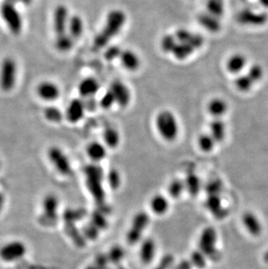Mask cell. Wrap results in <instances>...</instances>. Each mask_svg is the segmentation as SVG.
<instances>
[{
  "instance_id": "cell-11",
  "label": "cell",
  "mask_w": 268,
  "mask_h": 269,
  "mask_svg": "<svg viewBox=\"0 0 268 269\" xmlns=\"http://www.w3.org/2000/svg\"><path fill=\"white\" fill-rule=\"evenodd\" d=\"M85 114V106L80 99H74L68 105L65 116L71 124L79 122Z\"/></svg>"
},
{
  "instance_id": "cell-2",
  "label": "cell",
  "mask_w": 268,
  "mask_h": 269,
  "mask_svg": "<svg viewBox=\"0 0 268 269\" xmlns=\"http://www.w3.org/2000/svg\"><path fill=\"white\" fill-rule=\"evenodd\" d=\"M155 127L159 136L166 142H174L180 134L178 119L171 111L158 112L155 118Z\"/></svg>"
},
{
  "instance_id": "cell-9",
  "label": "cell",
  "mask_w": 268,
  "mask_h": 269,
  "mask_svg": "<svg viewBox=\"0 0 268 269\" xmlns=\"http://www.w3.org/2000/svg\"><path fill=\"white\" fill-rule=\"evenodd\" d=\"M71 15L67 7L64 5H58L53 12V29L56 35L67 33L68 23Z\"/></svg>"
},
{
  "instance_id": "cell-31",
  "label": "cell",
  "mask_w": 268,
  "mask_h": 269,
  "mask_svg": "<svg viewBox=\"0 0 268 269\" xmlns=\"http://www.w3.org/2000/svg\"><path fill=\"white\" fill-rule=\"evenodd\" d=\"M225 12L224 0H207V13L220 19Z\"/></svg>"
},
{
  "instance_id": "cell-5",
  "label": "cell",
  "mask_w": 268,
  "mask_h": 269,
  "mask_svg": "<svg viewBox=\"0 0 268 269\" xmlns=\"http://www.w3.org/2000/svg\"><path fill=\"white\" fill-rule=\"evenodd\" d=\"M47 157L56 171L61 175L68 177L72 174V166L65 152L58 146H52L48 149Z\"/></svg>"
},
{
  "instance_id": "cell-46",
  "label": "cell",
  "mask_w": 268,
  "mask_h": 269,
  "mask_svg": "<svg viewBox=\"0 0 268 269\" xmlns=\"http://www.w3.org/2000/svg\"><path fill=\"white\" fill-rule=\"evenodd\" d=\"M261 3L264 5V6H266L265 7H268V0H260Z\"/></svg>"
},
{
  "instance_id": "cell-33",
  "label": "cell",
  "mask_w": 268,
  "mask_h": 269,
  "mask_svg": "<svg viewBox=\"0 0 268 269\" xmlns=\"http://www.w3.org/2000/svg\"><path fill=\"white\" fill-rule=\"evenodd\" d=\"M185 188L190 193L191 195L196 196L201 190V182L200 178L195 174H190L188 176L184 182Z\"/></svg>"
},
{
  "instance_id": "cell-6",
  "label": "cell",
  "mask_w": 268,
  "mask_h": 269,
  "mask_svg": "<svg viewBox=\"0 0 268 269\" xmlns=\"http://www.w3.org/2000/svg\"><path fill=\"white\" fill-rule=\"evenodd\" d=\"M0 14L13 34L18 35L21 33L23 27L22 17L17 9L16 6L4 2L0 7Z\"/></svg>"
},
{
  "instance_id": "cell-4",
  "label": "cell",
  "mask_w": 268,
  "mask_h": 269,
  "mask_svg": "<svg viewBox=\"0 0 268 269\" xmlns=\"http://www.w3.org/2000/svg\"><path fill=\"white\" fill-rule=\"evenodd\" d=\"M17 71V63L13 58L4 59L0 65V87L3 91H12L15 86Z\"/></svg>"
},
{
  "instance_id": "cell-37",
  "label": "cell",
  "mask_w": 268,
  "mask_h": 269,
  "mask_svg": "<svg viewBox=\"0 0 268 269\" xmlns=\"http://www.w3.org/2000/svg\"><path fill=\"white\" fill-rule=\"evenodd\" d=\"M122 51H123V49L119 46H107L104 57L107 61H113V60L120 59V54H121Z\"/></svg>"
},
{
  "instance_id": "cell-23",
  "label": "cell",
  "mask_w": 268,
  "mask_h": 269,
  "mask_svg": "<svg viewBox=\"0 0 268 269\" xmlns=\"http://www.w3.org/2000/svg\"><path fill=\"white\" fill-rule=\"evenodd\" d=\"M84 31V20L82 17L77 14L71 15L68 23L67 33L74 40L80 39Z\"/></svg>"
},
{
  "instance_id": "cell-20",
  "label": "cell",
  "mask_w": 268,
  "mask_h": 269,
  "mask_svg": "<svg viewBox=\"0 0 268 269\" xmlns=\"http://www.w3.org/2000/svg\"><path fill=\"white\" fill-rule=\"evenodd\" d=\"M100 90V83L94 77L84 78L78 83V91L84 98L93 97Z\"/></svg>"
},
{
  "instance_id": "cell-26",
  "label": "cell",
  "mask_w": 268,
  "mask_h": 269,
  "mask_svg": "<svg viewBox=\"0 0 268 269\" xmlns=\"http://www.w3.org/2000/svg\"><path fill=\"white\" fill-rule=\"evenodd\" d=\"M103 140L107 148L115 149L120 146L121 137L119 131L113 127H107L103 131Z\"/></svg>"
},
{
  "instance_id": "cell-14",
  "label": "cell",
  "mask_w": 268,
  "mask_h": 269,
  "mask_svg": "<svg viewBox=\"0 0 268 269\" xmlns=\"http://www.w3.org/2000/svg\"><path fill=\"white\" fill-rule=\"evenodd\" d=\"M58 208V199L55 195H50L45 196L43 201V214L42 217L45 222H54L57 219V210Z\"/></svg>"
},
{
  "instance_id": "cell-18",
  "label": "cell",
  "mask_w": 268,
  "mask_h": 269,
  "mask_svg": "<svg viewBox=\"0 0 268 269\" xmlns=\"http://www.w3.org/2000/svg\"><path fill=\"white\" fill-rule=\"evenodd\" d=\"M86 154L94 163H99L106 159L107 156V147L103 143L92 141L86 146Z\"/></svg>"
},
{
  "instance_id": "cell-32",
  "label": "cell",
  "mask_w": 268,
  "mask_h": 269,
  "mask_svg": "<svg viewBox=\"0 0 268 269\" xmlns=\"http://www.w3.org/2000/svg\"><path fill=\"white\" fill-rule=\"evenodd\" d=\"M44 115L48 121L55 124L60 123L65 117V114L58 107L54 106L46 107L44 111Z\"/></svg>"
},
{
  "instance_id": "cell-39",
  "label": "cell",
  "mask_w": 268,
  "mask_h": 269,
  "mask_svg": "<svg viewBox=\"0 0 268 269\" xmlns=\"http://www.w3.org/2000/svg\"><path fill=\"white\" fill-rule=\"evenodd\" d=\"M100 104H101V107L103 109H106V110L110 109L114 105H116L113 94H112V92L109 89H107L106 93L103 94V96L101 97Z\"/></svg>"
},
{
  "instance_id": "cell-17",
  "label": "cell",
  "mask_w": 268,
  "mask_h": 269,
  "mask_svg": "<svg viewBox=\"0 0 268 269\" xmlns=\"http://www.w3.org/2000/svg\"><path fill=\"white\" fill-rule=\"evenodd\" d=\"M228 103L222 98H213L207 106V113L213 119H221L228 112Z\"/></svg>"
},
{
  "instance_id": "cell-44",
  "label": "cell",
  "mask_w": 268,
  "mask_h": 269,
  "mask_svg": "<svg viewBox=\"0 0 268 269\" xmlns=\"http://www.w3.org/2000/svg\"><path fill=\"white\" fill-rule=\"evenodd\" d=\"M20 1L24 5H26V6H29V5L33 3V0H20Z\"/></svg>"
},
{
  "instance_id": "cell-30",
  "label": "cell",
  "mask_w": 268,
  "mask_h": 269,
  "mask_svg": "<svg viewBox=\"0 0 268 269\" xmlns=\"http://www.w3.org/2000/svg\"><path fill=\"white\" fill-rule=\"evenodd\" d=\"M198 146L204 152H210L214 149L216 141L210 133H202L198 137Z\"/></svg>"
},
{
  "instance_id": "cell-25",
  "label": "cell",
  "mask_w": 268,
  "mask_h": 269,
  "mask_svg": "<svg viewBox=\"0 0 268 269\" xmlns=\"http://www.w3.org/2000/svg\"><path fill=\"white\" fill-rule=\"evenodd\" d=\"M198 21L203 28L207 30L208 32H211V33L219 32L220 27H221L220 19L211 15L207 12L201 13L198 16Z\"/></svg>"
},
{
  "instance_id": "cell-42",
  "label": "cell",
  "mask_w": 268,
  "mask_h": 269,
  "mask_svg": "<svg viewBox=\"0 0 268 269\" xmlns=\"http://www.w3.org/2000/svg\"><path fill=\"white\" fill-rule=\"evenodd\" d=\"M193 266V264L191 263V261H188V260H185L182 263H180L177 267L175 269H191Z\"/></svg>"
},
{
  "instance_id": "cell-12",
  "label": "cell",
  "mask_w": 268,
  "mask_h": 269,
  "mask_svg": "<svg viewBox=\"0 0 268 269\" xmlns=\"http://www.w3.org/2000/svg\"><path fill=\"white\" fill-rule=\"evenodd\" d=\"M174 36L178 42L188 44L191 46H193L195 50H198L203 46V37L200 35L199 33L191 32L189 30L185 29V28L178 29L175 32Z\"/></svg>"
},
{
  "instance_id": "cell-16",
  "label": "cell",
  "mask_w": 268,
  "mask_h": 269,
  "mask_svg": "<svg viewBox=\"0 0 268 269\" xmlns=\"http://www.w3.org/2000/svg\"><path fill=\"white\" fill-rule=\"evenodd\" d=\"M120 64L128 71H136L141 65V59L137 52L131 49H125L120 57Z\"/></svg>"
},
{
  "instance_id": "cell-24",
  "label": "cell",
  "mask_w": 268,
  "mask_h": 269,
  "mask_svg": "<svg viewBox=\"0 0 268 269\" xmlns=\"http://www.w3.org/2000/svg\"><path fill=\"white\" fill-rule=\"evenodd\" d=\"M242 222L246 230L248 231L249 234H252L253 236H258L261 234V223L258 221V218L256 217L255 214H252L251 212H246L243 215Z\"/></svg>"
},
{
  "instance_id": "cell-22",
  "label": "cell",
  "mask_w": 268,
  "mask_h": 269,
  "mask_svg": "<svg viewBox=\"0 0 268 269\" xmlns=\"http://www.w3.org/2000/svg\"><path fill=\"white\" fill-rule=\"evenodd\" d=\"M206 206L217 219H224L227 215V211L222 207L220 195H209Z\"/></svg>"
},
{
  "instance_id": "cell-28",
  "label": "cell",
  "mask_w": 268,
  "mask_h": 269,
  "mask_svg": "<svg viewBox=\"0 0 268 269\" xmlns=\"http://www.w3.org/2000/svg\"><path fill=\"white\" fill-rule=\"evenodd\" d=\"M196 50L190 45L177 41V44L172 50L171 54H172L173 58H175L177 60H185L193 55V53Z\"/></svg>"
},
{
  "instance_id": "cell-40",
  "label": "cell",
  "mask_w": 268,
  "mask_h": 269,
  "mask_svg": "<svg viewBox=\"0 0 268 269\" xmlns=\"http://www.w3.org/2000/svg\"><path fill=\"white\" fill-rule=\"evenodd\" d=\"M222 183L219 180L210 182L207 186V193L209 195H220V192L222 191Z\"/></svg>"
},
{
  "instance_id": "cell-35",
  "label": "cell",
  "mask_w": 268,
  "mask_h": 269,
  "mask_svg": "<svg viewBox=\"0 0 268 269\" xmlns=\"http://www.w3.org/2000/svg\"><path fill=\"white\" fill-rule=\"evenodd\" d=\"M236 87L238 90L241 92L248 91L251 89L254 82L252 81V78L249 77V75H239L237 76L234 81Z\"/></svg>"
},
{
  "instance_id": "cell-43",
  "label": "cell",
  "mask_w": 268,
  "mask_h": 269,
  "mask_svg": "<svg viewBox=\"0 0 268 269\" xmlns=\"http://www.w3.org/2000/svg\"><path fill=\"white\" fill-rule=\"evenodd\" d=\"M4 2L6 3L10 4V5H13V6H16L17 4L20 2V0H5Z\"/></svg>"
},
{
  "instance_id": "cell-19",
  "label": "cell",
  "mask_w": 268,
  "mask_h": 269,
  "mask_svg": "<svg viewBox=\"0 0 268 269\" xmlns=\"http://www.w3.org/2000/svg\"><path fill=\"white\" fill-rule=\"evenodd\" d=\"M157 246L154 240L146 239L142 241L139 248V259L145 265H148L155 258Z\"/></svg>"
},
{
  "instance_id": "cell-8",
  "label": "cell",
  "mask_w": 268,
  "mask_h": 269,
  "mask_svg": "<svg viewBox=\"0 0 268 269\" xmlns=\"http://www.w3.org/2000/svg\"><path fill=\"white\" fill-rule=\"evenodd\" d=\"M113 94L117 106L121 108H126L132 101V92L127 84L120 80H115L108 88Z\"/></svg>"
},
{
  "instance_id": "cell-34",
  "label": "cell",
  "mask_w": 268,
  "mask_h": 269,
  "mask_svg": "<svg viewBox=\"0 0 268 269\" xmlns=\"http://www.w3.org/2000/svg\"><path fill=\"white\" fill-rule=\"evenodd\" d=\"M176 44L177 39L175 38L174 34H165L162 37L159 46L165 53H171Z\"/></svg>"
},
{
  "instance_id": "cell-36",
  "label": "cell",
  "mask_w": 268,
  "mask_h": 269,
  "mask_svg": "<svg viewBox=\"0 0 268 269\" xmlns=\"http://www.w3.org/2000/svg\"><path fill=\"white\" fill-rule=\"evenodd\" d=\"M185 189L186 188H185V183L183 181L174 180L173 182L170 183L169 188H168V193L172 198H178L182 195Z\"/></svg>"
},
{
  "instance_id": "cell-15",
  "label": "cell",
  "mask_w": 268,
  "mask_h": 269,
  "mask_svg": "<svg viewBox=\"0 0 268 269\" xmlns=\"http://www.w3.org/2000/svg\"><path fill=\"white\" fill-rule=\"evenodd\" d=\"M37 93L43 101H55L60 96V88L54 82L43 81L38 85Z\"/></svg>"
},
{
  "instance_id": "cell-3",
  "label": "cell",
  "mask_w": 268,
  "mask_h": 269,
  "mask_svg": "<svg viewBox=\"0 0 268 269\" xmlns=\"http://www.w3.org/2000/svg\"><path fill=\"white\" fill-rule=\"evenodd\" d=\"M217 233L213 227H207L201 233L199 248L208 259L218 261L220 259V251L217 249Z\"/></svg>"
},
{
  "instance_id": "cell-38",
  "label": "cell",
  "mask_w": 268,
  "mask_h": 269,
  "mask_svg": "<svg viewBox=\"0 0 268 269\" xmlns=\"http://www.w3.org/2000/svg\"><path fill=\"white\" fill-rule=\"evenodd\" d=\"M190 261L193 266L199 268H204L207 265V257L205 256L200 250H198L192 253Z\"/></svg>"
},
{
  "instance_id": "cell-45",
  "label": "cell",
  "mask_w": 268,
  "mask_h": 269,
  "mask_svg": "<svg viewBox=\"0 0 268 269\" xmlns=\"http://www.w3.org/2000/svg\"><path fill=\"white\" fill-rule=\"evenodd\" d=\"M263 259H264V261H265V263H267L268 264V249L266 250L265 253H264V254H263Z\"/></svg>"
},
{
  "instance_id": "cell-21",
  "label": "cell",
  "mask_w": 268,
  "mask_h": 269,
  "mask_svg": "<svg viewBox=\"0 0 268 269\" xmlns=\"http://www.w3.org/2000/svg\"><path fill=\"white\" fill-rule=\"evenodd\" d=\"M150 209L153 214L162 216L167 213L170 208V202L165 195H153L150 201Z\"/></svg>"
},
{
  "instance_id": "cell-27",
  "label": "cell",
  "mask_w": 268,
  "mask_h": 269,
  "mask_svg": "<svg viewBox=\"0 0 268 269\" xmlns=\"http://www.w3.org/2000/svg\"><path fill=\"white\" fill-rule=\"evenodd\" d=\"M226 124L221 119H213L209 126V133L216 143L222 142L226 138Z\"/></svg>"
},
{
  "instance_id": "cell-41",
  "label": "cell",
  "mask_w": 268,
  "mask_h": 269,
  "mask_svg": "<svg viewBox=\"0 0 268 269\" xmlns=\"http://www.w3.org/2000/svg\"><path fill=\"white\" fill-rule=\"evenodd\" d=\"M120 174L116 170H112L108 174V183L112 188H117L120 185Z\"/></svg>"
},
{
  "instance_id": "cell-13",
  "label": "cell",
  "mask_w": 268,
  "mask_h": 269,
  "mask_svg": "<svg viewBox=\"0 0 268 269\" xmlns=\"http://www.w3.org/2000/svg\"><path fill=\"white\" fill-rule=\"evenodd\" d=\"M247 62L248 60L246 56L244 55L243 53H233L226 59V71L231 74L239 76L247 67Z\"/></svg>"
},
{
  "instance_id": "cell-10",
  "label": "cell",
  "mask_w": 268,
  "mask_h": 269,
  "mask_svg": "<svg viewBox=\"0 0 268 269\" xmlns=\"http://www.w3.org/2000/svg\"><path fill=\"white\" fill-rule=\"evenodd\" d=\"M148 216L145 213H140L136 215L135 218L133 219L132 227L127 234L130 244H135L137 241H139L148 224Z\"/></svg>"
},
{
  "instance_id": "cell-7",
  "label": "cell",
  "mask_w": 268,
  "mask_h": 269,
  "mask_svg": "<svg viewBox=\"0 0 268 269\" xmlns=\"http://www.w3.org/2000/svg\"><path fill=\"white\" fill-rule=\"evenodd\" d=\"M26 244L20 240H13L0 248V258L5 261L11 262L23 258L26 255Z\"/></svg>"
},
{
  "instance_id": "cell-1",
  "label": "cell",
  "mask_w": 268,
  "mask_h": 269,
  "mask_svg": "<svg viewBox=\"0 0 268 269\" xmlns=\"http://www.w3.org/2000/svg\"><path fill=\"white\" fill-rule=\"evenodd\" d=\"M126 20V13L120 9H113L107 13L102 29L94 38V48L100 50L107 47L111 40L122 31Z\"/></svg>"
},
{
  "instance_id": "cell-29",
  "label": "cell",
  "mask_w": 268,
  "mask_h": 269,
  "mask_svg": "<svg viewBox=\"0 0 268 269\" xmlns=\"http://www.w3.org/2000/svg\"><path fill=\"white\" fill-rule=\"evenodd\" d=\"M74 39L67 33L56 35L55 47L60 52H68L74 46Z\"/></svg>"
},
{
  "instance_id": "cell-47",
  "label": "cell",
  "mask_w": 268,
  "mask_h": 269,
  "mask_svg": "<svg viewBox=\"0 0 268 269\" xmlns=\"http://www.w3.org/2000/svg\"><path fill=\"white\" fill-rule=\"evenodd\" d=\"M0 166H1V161H0Z\"/></svg>"
}]
</instances>
